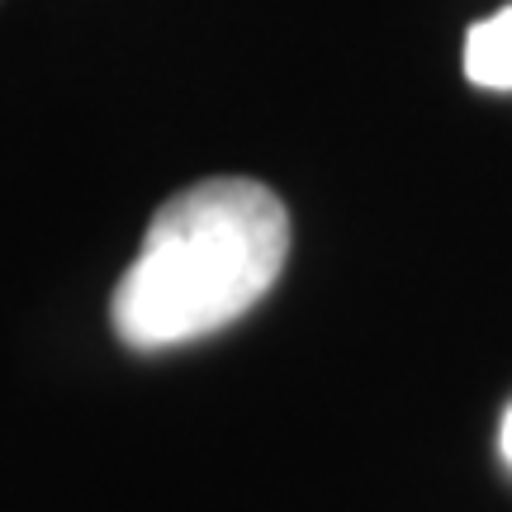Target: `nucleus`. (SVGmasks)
Instances as JSON below:
<instances>
[{"mask_svg":"<svg viewBox=\"0 0 512 512\" xmlns=\"http://www.w3.org/2000/svg\"><path fill=\"white\" fill-rule=\"evenodd\" d=\"M290 214L247 176H214L152 214L143 247L114 285L110 318L133 351L200 342L256 309L285 271Z\"/></svg>","mask_w":512,"mask_h":512,"instance_id":"obj_1","label":"nucleus"},{"mask_svg":"<svg viewBox=\"0 0 512 512\" xmlns=\"http://www.w3.org/2000/svg\"><path fill=\"white\" fill-rule=\"evenodd\" d=\"M465 76L484 91H512V5L465 34Z\"/></svg>","mask_w":512,"mask_h":512,"instance_id":"obj_2","label":"nucleus"},{"mask_svg":"<svg viewBox=\"0 0 512 512\" xmlns=\"http://www.w3.org/2000/svg\"><path fill=\"white\" fill-rule=\"evenodd\" d=\"M498 451H503V460L512 465V408H508V418H503V432H498Z\"/></svg>","mask_w":512,"mask_h":512,"instance_id":"obj_3","label":"nucleus"}]
</instances>
